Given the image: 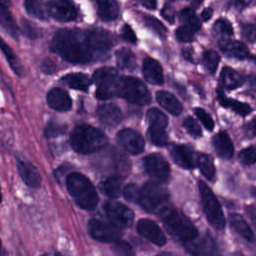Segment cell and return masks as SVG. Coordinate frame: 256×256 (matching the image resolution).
<instances>
[{
  "instance_id": "1",
  "label": "cell",
  "mask_w": 256,
  "mask_h": 256,
  "mask_svg": "<svg viewBox=\"0 0 256 256\" xmlns=\"http://www.w3.org/2000/svg\"><path fill=\"white\" fill-rule=\"evenodd\" d=\"M51 50L64 60L75 64L87 63L94 57L87 33L78 29L58 30L51 41Z\"/></svg>"
},
{
  "instance_id": "31",
  "label": "cell",
  "mask_w": 256,
  "mask_h": 256,
  "mask_svg": "<svg viewBox=\"0 0 256 256\" xmlns=\"http://www.w3.org/2000/svg\"><path fill=\"white\" fill-rule=\"evenodd\" d=\"M97 6L98 15L102 20H114L119 14V6L115 1H98Z\"/></svg>"
},
{
  "instance_id": "38",
  "label": "cell",
  "mask_w": 256,
  "mask_h": 256,
  "mask_svg": "<svg viewBox=\"0 0 256 256\" xmlns=\"http://www.w3.org/2000/svg\"><path fill=\"white\" fill-rule=\"evenodd\" d=\"M145 25L147 27H149L151 30H153L158 36H160L161 38L165 39L167 36V29L166 27L155 17L150 16V15H144L143 17Z\"/></svg>"
},
{
  "instance_id": "32",
  "label": "cell",
  "mask_w": 256,
  "mask_h": 256,
  "mask_svg": "<svg viewBox=\"0 0 256 256\" xmlns=\"http://www.w3.org/2000/svg\"><path fill=\"white\" fill-rule=\"evenodd\" d=\"M116 60L120 68L125 70H134L136 67V58L134 53L128 48H121L116 51Z\"/></svg>"
},
{
  "instance_id": "16",
  "label": "cell",
  "mask_w": 256,
  "mask_h": 256,
  "mask_svg": "<svg viewBox=\"0 0 256 256\" xmlns=\"http://www.w3.org/2000/svg\"><path fill=\"white\" fill-rule=\"evenodd\" d=\"M16 163H17V170L18 173L23 180V182L31 187V188H38L41 185V175L38 169L28 160H26L21 155L16 156Z\"/></svg>"
},
{
  "instance_id": "23",
  "label": "cell",
  "mask_w": 256,
  "mask_h": 256,
  "mask_svg": "<svg viewBox=\"0 0 256 256\" xmlns=\"http://www.w3.org/2000/svg\"><path fill=\"white\" fill-rule=\"evenodd\" d=\"M157 102L173 115H179L182 112V105L179 100L170 92L158 91L156 93Z\"/></svg>"
},
{
  "instance_id": "48",
  "label": "cell",
  "mask_w": 256,
  "mask_h": 256,
  "mask_svg": "<svg viewBox=\"0 0 256 256\" xmlns=\"http://www.w3.org/2000/svg\"><path fill=\"white\" fill-rule=\"evenodd\" d=\"M138 193H139V188L134 184H129L123 190L124 197L127 200L131 201V202H136L137 197H138Z\"/></svg>"
},
{
  "instance_id": "29",
  "label": "cell",
  "mask_w": 256,
  "mask_h": 256,
  "mask_svg": "<svg viewBox=\"0 0 256 256\" xmlns=\"http://www.w3.org/2000/svg\"><path fill=\"white\" fill-rule=\"evenodd\" d=\"M61 82L70 88L87 91L90 86V79L83 73H69L61 78Z\"/></svg>"
},
{
  "instance_id": "42",
  "label": "cell",
  "mask_w": 256,
  "mask_h": 256,
  "mask_svg": "<svg viewBox=\"0 0 256 256\" xmlns=\"http://www.w3.org/2000/svg\"><path fill=\"white\" fill-rule=\"evenodd\" d=\"M111 249L117 256H135L133 248L126 241L118 240L114 242L111 246Z\"/></svg>"
},
{
  "instance_id": "39",
  "label": "cell",
  "mask_w": 256,
  "mask_h": 256,
  "mask_svg": "<svg viewBox=\"0 0 256 256\" xmlns=\"http://www.w3.org/2000/svg\"><path fill=\"white\" fill-rule=\"evenodd\" d=\"M220 61V57L217 54V52L213 51V50H207L204 52L203 54V63L205 68L211 73L213 74L219 64Z\"/></svg>"
},
{
  "instance_id": "3",
  "label": "cell",
  "mask_w": 256,
  "mask_h": 256,
  "mask_svg": "<svg viewBox=\"0 0 256 256\" xmlns=\"http://www.w3.org/2000/svg\"><path fill=\"white\" fill-rule=\"evenodd\" d=\"M159 214L168 232L183 244L192 241L199 235L192 222L180 211L165 206Z\"/></svg>"
},
{
  "instance_id": "60",
  "label": "cell",
  "mask_w": 256,
  "mask_h": 256,
  "mask_svg": "<svg viewBox=\"0 0 256 256\" xmlns=\"http://www.w3.org/2000/svg\"><path fill=\"white\" fill-rule=\"evenodd\" d=\"M1 246H2V244H1V239H0V251H1Z\"/></svg>"
},
{
  "instance_id": "15",
  "label": "cell",
  "mask_w": 256,
  "mask_h": 256,
  "mask_svg": "<svg viewBox=\"0 0 256 256\" xmlns=\"http://www.w3.org/2000/svg\"><path fill=\"white\" fill-rule=\"evenodd\" d=\"M89 45L94 55L105 54L113 45V38L111 34L103 29H92L86 31Z\"/></svg>"
},
{
  "instance_id": "19",
  "label": "cell",
  "mask_w": 256,
  "mask_h": 256,
  "mask_svg": "<svg viewBox=\"0 0 256 256\" xmlns=\"http://www.w3.org/2000/svg\"><path fill=\"white\" fill-rule=\"evenodd\" d=\"M97 116L102 123L108 126H116L123 119L121 110L111 103L100 105L97 109Z\"/></svg>"
},
{
  "instance_id": "30",
  "label": "cell",
  "mask_w": 256,
  "mask_h": 256,
  "mask_svg": "<svg viewBox=\"0 0 256 256\" xmlns=\"http://www.w3.org/2000/svg\"><path fill=\"white\" fill-rule=\"evenodd\" d=\"M217 99L222 106L233 109L237 114H239L241 116H246L252 111V108L247 103L239 102L234 99H229L220 90L217 91Z\"/></svg>"
},
{
  "instance_id": "7",
  "label": "cell",
  "mask_w": 256,
  "mask_h": 256,
  "mask_svg": "<svg viewBox=\"0 0 256 256\" xmlns=\"http://www.w3.org/2000/svg\"><path fill=\"white\" fill-rule=\"evenodd\" d=\"M201 201L204 213L209 223L218 230H222L225 227V218L221 208V205L212 190L203 181L198 182Z\"/></svg>"
},
{
  "instance_id": "14",
  "label": "cell",
  "mask_w": 256,
  "mask_h": 256,
  "mask_svg": "<svg viewBox=\"0 0 256 256\" xmlns=\"http://www.w3.org/2000/svg\"><path fill=\"white\" fill-rule=\"evenodd\" d=\"M137 232L156 246H163L167 239L160 227L150 219H140L136 225Z\"/></svg>"
},
{
  "instance_id": "13",
  "label": "cell",
  "mask_w": 256,
  "mask_h": 256,
  "mask_svg": "<svg viewBox=\"0 0 256 256\" xmlns=\"http://www.w3.org/2000/svg\"><path fill=\"white\" fill-rule=\"evenodd\" d=\"M118 143L129 153L131 154H139L143 151L145 142L142 135L129 128L122 129L117 134Z\"/></svg>"
},
{
  "instance_id": "55",
  "label": "cell",
  "mask_w": 256,
  "mask_h": 256,
  "mask_svg": "<svg viewBox=\"0 0 256 256\" xmlns=\"http://www.w3.org/2000/svg\"><path fill=\"white\" fill-rule=\"evenodd\" d=\"M141 4L143 6H145L146 8L148 9H155L156 7V2L155 1H152V0H149V1H142Z\"/></svg>"
},
{
  "instance_id": "35",
  "label": "cell",
  "mask_w": 256,
  "mask_h": 256,
  "mask_svg": "<svg viewBox=\"0 0 256 256\" xmlns=\"http://www.w3.org/2000/svg\"><path fill=\"white\" fill-rule=\"evenodd\" d=\"M164 126L149 124L148 138L156 146H164L167 143V134Z\"/></svg>"
},
{
  "instance_id": "20",
  "label": "cell",
  "mask_w": 256,
  "mask_h": 256,
  "mask_svg": "<svg viewBox=\"0 0 256 256\" xmlns=\"http://www.w3.org/2000/svg\"><path fill=\"white\" fill-rule=\"evenodd\" d=\"M220 49L228 56L237 59H246L249 57V51L245 44L237 40H230L228 38H222L219 41Z\"/></svg>"
},
{
  "instance_id": "27",
  "label": "cell",
  "mask_w": 256,
  "mask_h": 256,
  "mask_svg": "<svg viewBox=\"0 0 256 256\" xmlns=\"http://www.w3.org/2000/svg\"><path fill=\"white\" fill-rule=\"evenodd\" d=\"M122 180L117 175H111L99 184L100 191L109 198H116L121 193Z\"/></svg>"
},
{
  "instance_id": "9",
  "label": "cell",
  "mask_w": 256,
  "mask_h": 256,
  "mask_svg": "<svg viewBox=\"0 0 256 256\" xmlns=\"http://www.w3.org/2000/svg\"><path fill=\"white\" fill-rule=\"evenodd\" d=\"M191 256H220V249L209 234L197 236L190 242L183 244Z\"/></svg>"
},
{
  "instance_id": "44",
  "label": "cell",
  "mask_w": 256,
  "mask_h": 256,
  "mask_svg": "<svg viewBox=\"0 0 256 256\" xmlns=\"http://www.w3.org/2000/svg\"><path fill=\"white\" fill-rule=\"evenodd\" d=\"M21 33L30 39H36L39 37V30L28 20L22 19L21 23Z\"/></svg>"
},
{
  "instance_id": "46",
  "label": "cell",
  "mask_w": 256,
  "mask_h": 256,
  "mask_svg": "<svg viewBox=\"0 0 256 256\" xmlns=\"http://www.w3.org/2000/svg\"><path fill=\"white\" fill-rule=\"evenodd\" d=\"M195 114L198 117V119L202 122V124L205 126V128L209 131H212L214 128V121L212 117L202 108H196Z\"/></svg>"
},
{
  "instance_id": "17",
  "label": "cell",
  "mask_w": 256,
  "mask_h": 256,
  "mask_svg": "<svg viewBox=\"0 0 256 256\" xmlns=\"http://www.w3.org/2000/svg\"><path fill=\"white\" fill-rule=\"evenodd\" d=\"M171 156L175 163L187 169L196 166V158L192 148L188 145H173L170 149Z\"/></svg>"
},
{
  "instance_id": "11",
  "label": "cell",
  "mask_w": 256,
  "mask_h": 256,
  "mask_svg": "<svg viewBox=\"0 0 256 256\" xmlns=\"http://www.w3.org/2000/svg\"><path fill=\"white\" fill-rule=\"evenodd\" d=\"M146 172L158 181H166L170 175V167L167 160L158 153L150 154L143 159Z\"/></svg>"
},
{
  "instance_id": "54",
  "label": "cell",
  "mask_w": 256,
  "mask_h": 256,
  "mask_svg": "<svg viewBox=\"0 0 256 256\" xmlns=\"http://www.w3.org/2000/svg\"><path fill=\"white\" fill-rule=\"evenodd\" d=\"M212 14H213V10H212V8L207 7V8H205V9L202 11V13H201V17H202V19H203L204 21H207V20H209V19L211 18Z\"/></svg>"
},
{
  "instance_id": "49",
  "label": "cell",
  "mask_w": 256,
  "mask_h": 256,
  "mask_svg": "<svg viewBox=\"0 0 256 256\" xmlns=\"http://www.w3.org/2000/svg\"><path fill=\"white\" fill-rule=\"evenodd\" d=\"M176 37L182 42H191L194 38V33L189 29L181 26L176 30Z\"/></svg>"
},
{
  "instance_id": "36",
  "label": "cell",
  "mask_w": 256,
  "mask_h": 256,
  "mask_svg": "<svg viewBox=\"0 0 256 256\" xmlns=\"http://www.w3.org/2000/svg\"><path fill=\"white\" fill-rule=\"evenodd\" d=\"M197 162H198V165H199V168H200L202 174L208 180H212L214 178L215 172H216L212 158L207 154H200L198 156Z\"/></svg>"
},
{
  "instance_id": "2",
  "label": "cell",
  "mask_w": 256,
  "mask_h": 256,
  "mask_svg": "<svg viewBox=\"0 0 256 256\" xmlns=\"http://www.w3.org/2000/svg\"><path fill=\"white\" fill-rule=\"evenodd\" d=\"M70 144L72 148L81 154L96 152L108 143L107 136L99 129L88 125H77L70 134Z\"/></svg>"
},
{
  "instance_id": "37",
  "label": "cell",
  "mask_w": 256,
  "mask_h": 256,
  "mask_svg": "<svg viewBox=\"0 0 256 256\" xmlns=\"http://www.w3.org/2000/svg\"><path fill=\"white\" fill-rule=\"evenodd\" d=\"M24 7H25V10L26 12L39 19V20H46V12L45 10L43 9L42 5L38 2V1H32V0H27L24 2Z\"/></svg>"
},
{
  "instance_id": "52",
  "label": "cell",
  "mask_w": 256,
  "mask_h": 256,
  "mask_svg": "<svg viewBox=\"0 0 256 256\" xmlns=\"http://www.w3.org/2000/svg\"><path fill=\"white\" fill-rule=\"evenodd\" d=\"M41 70H42L43 73L52 74L56 70V63L52 59L46 58L41 63Z\"/></svg>"
},
{
  "instance_id": "56",
  "label": "cell",
  "mask_w": 256,
  "mask_h": 256,
  "mask_svg": "<svg viewBox=\"0 0 256 256\" xmlns=\"http://www.w3.org/2000/svg\"><path fill=\"white\" fill-rule=\"evenodd\" d=\"M40 256H63V255H61L59 253H45V254H42Z\"/></svg>"
},
{
  "instance_id": "10",
  "label": "cell",
  "mask_w": 256,
  "mask_h": 256,
  "mask_svg": "<svg viewBox=\"0 0 256 256\" xmlns=\"http://www.w3.org/2000/svg\"><path fill=\"white\" fill-rule=\"evenodd\" d=\"M88 233L90 236L100 242L114 243L120 240V229L99 219H91L88 223Z\"/></svg>"
},
{
  "instance_id": "28",
  "label": "cell",
  "mask_w": 256,
  "mask_h": 256,
  "mask_svg": "<svg viewBox=\"0 0 256 256\" xmlns=\"http://www.w3.org/2000/svg\"><path fill=\"white\" fill-rule=\"evenodd\" d=\"M0 50L4 54L8 64L10 65V67L14 71V73L18 76H23L24 67L21 64V61L15 54L14 50L1 37H0Z\"/></svg>"
},
{
  "instance_id": "41",
  "label": "cell",
  "mask_w": 256,
  "mask_h": 256,
  "mask_svg": "<svg viewBox=\"0 0 256 256\" xmlns=\"http://www.w3.org/2000/svg\"><path fill=\"white\" fill-rule=\"evenodd\" d=\"M66 128H67V126L64 124L50 121L44 129V134L47 138H54V137L64 134L66 132Z\"/></svg>"
},
{
  "instance_id": "57",
  "label": "cell",
  "mask_w": 256,
  "mask_h": 256,
  "mask_svg": "<svg viewBox=\"0 0 256 256\" xmlns=\"http://www.w3.org/2000/svg\"><path fill=\"white\" fill-rule=\"evenodd\" d=\"M156 256H174L172 253H169V252H162L160 254H157Z\"/></svg>"
},
{
  "instance_id": "12",
  "label": "cell",
  "mask_w": 256,
  "mask_h": 256,
  "mask_svg": "<svg viewBox=\"0 0 256 256\" xmlns=\"http://www.w3.org/2000/svg\"><path fill=\"white\" fill-rule=\"evenodd\" d=\"M46 7L48 14L60 22L73 21L77 17V10L70 1L52 0L46 3Z\"/></svg>"
},
{
  "instance_id": "53",
  "label": "cell",
  "mask_w": 256,
  "mask_h": 256,
  "mask_svg": "<svg viewBox=\"0 0 256 256\" xmlns=\"http://www.w3.org/2000/svg\"><path fill=\"white\" fill-rule=\"evenodd\" d=\"M162 16L164 17V19L166 21H168L170 24L174 23V19H175V12L173 10V7L170 5H165L161 11Z\"/></svg>"
},
{
  "instance_id": "58",
  "label": "cell",
  "mask_w": 256,
  "mask_h": 256,
  "mask_svg": "<svg viewBox=\"0 0 256 256\" xmlns=\"http://www.w3.org/2000/svg\"><path fill=\"white\" fill-rule=\"evenodd\" d=\"M232 256H244L243 254H241L240 252H236V253H234Z\"/></svg>"
},
{
  "instance_id": "26",
  "label": "cell",
  "mask_w": 256,
  "mask_h": 256,
  "mask_svg": "<svg viewBox=\"0 0 256 256\" xmlns=\"http://www.w3.org/2000/svg\"><path fill=\"white\" fill-rule=\"evenodd\" d=\"M244 83V77L230 67H224L220 74V84L227 89H235Z\"/></svg>"
},
{
  "instance_id": "43",
  "label": "cell",
  "mask_w": 256,
  "mask_h": 256,
  "mask_svg": "<svg viewBox=\"0 0 256 256\" xmlns=\"http://www.w3.org/2000/svg\"><path fill=\"white\" fill-rule=\"evenodd\" d=\"M214 30L223 36L230 37L233 35V27L231 23L226 19H218L214 23Z\"/></svg>"
},
{
  "instance_id": "34",
  "label": "cell",
  "mask_w": 256,
  "mask_h": 256,
  "mask_svg": "<svg viewBox=\"0 0 256 256\" xmlns=\"http://www.w3.org/2000/svg\"><path fill=\"white\" fill-rule=\"evenodd\" d=\"M118 73L117 70L113 67H101L95 70L93 74V80L97 84V86L108 84L115 79H117Z\"/></svg>"
},
{
  "instance_id": "45",
  "label": "cell",
  "mask_w": 256,
  "mask_h": 256,
  "mask_svg": "<svg viewBox=\"0 0 256 256\" xmlns=\"http://www.w3.org/2000/svg\"><path fill=\"white\" fill-rule=\"evenodd\" d=\"M183 126L185 127V129L187 130V132L197 138V137H200L202 135V131H201V128L200 126L198 125V123L192 118V117H187L184 122H183Z\"/></svg>"
},
{
  "instance_id": "18",
  "label": "cell",
  "mask_w": 256,
  "mask_h": 256,
  "mask_svg": "<svg viewBox=\"0 0 256 256\" xmlns=\"http://www.w3.org/2000/svg\"><path fill=\"white\" fill-rule=\"evenodd\" d=\"M47 103L50 108L65 112L71 109L72 101L69 94L60 88H52L47 94Z\"/></svg>"
},
{
  "instance_id": "59",
  "label": "cell",
  "mask_w": 256,
  "mask_h": 256,
  "mask_svg": "<svg viewBox=\"0 0 256 256\" xmlns=\"http://www.w3.org/2000/svg\"><path fill=\"white\" fill-rule=\"evenodd\" d=\"M2 202V194H1V187H0V203Z\"/></svg>"
},
{
  "instance_id": "5",
  "label": "cell",
  "mask_w": 256,
  "mask_h": 256,
  "mask_svg": "<svg viewBox=\"0 0 256 256\" xmlns=\"http://www.w3.org/2000/svg\"><path fill=\"white\" fill-rule=\"evenodd\" d=\"M115 96L122 97L137 105H147L151 95L143 82L135 77H118L115 86Z\"/></svg>"
},
{
  "instance_id": "33",
  "label": "cell",
  "mask_w": 256,
  "mask_h": 256,
  "mask_svg": "<svg viewBox=\"0 0 256 256\" xmlns=\"http://www.w3.org/2000/svg\"><path fill=\"white\" fill-rule=\"evenodd\" d=\"M180 21L183 24L182 25L183 27L189 29L193 33L198 31L201 27V24H200V21H199L198 17L196 16L194 10L190 7L184 8L180 12Z\"/></svg>"
},
{
  "instance_id": "40",
  "label": "cell",
  "mask_w": 256,
  "mask_h": 256,
  "mask_svg": "<svg viewBox=\"0 0 256 256\" xmlns=\"http://www.w3.org/2000/svg\"><path fill=\"white\" fill-rule=\"evenodd\" d=\"M147 120H148L149 124H156V125H161L164 127H167V125H168V119H167L166 115L157 108H152V109L148 110Z\"/></svg>"
},
{
  "instance_id": "21",
  "label": "cell",
  "mask_w": 256,
  "mask_h": 256,
  "mask_svg": "<svg viewBox=\"0 0 256 256\" xmlns=\"http://www.w3.org/2000/svg\"><path fill=\"white\" fill-rule=\"evenodd\" d=\"M143 75L149 83L156 85L163 83L162 67L156 60L150 57L145 58L143 61Z\"/></svg>"
},
{
  "instance_id": "22",
  "label": "cell",
  "mask_w": 256,
  "mask_h": 256,
  "mask_svg": "<svg viewBox=\"0 0 256 256\" xmlns=\"http://www.w3.org/2000/svg\"><path fill=\"white\" fill-rule=\"evenodd\" d=\"M213 145L216 153L223 159H230L233 156L234 147L226 132H220L213 138Z\"/></svg>"
},
{
  "instance_id": "8",
  "label": "cell",
  "mask_w": 256,
  "mask_h": 256,
  "mask_svg": "<svg viewBox=\"0 0 256 256\" xmlns=\"http://www.w3.org/2000/svg\"><path fill=\"white\" fill-rule=\"evenodd\" d=\"M104 209L111 225L118 229L130 227L134 221L133 211L120 202L108 201Z\"/></svg>"
},
{
  "instance_id": "51",
  "label": "cell",
  "mask_w": 256,
  "mask_h": 256,
  "mask_svg": "<svg viewBox=\"0 0 256 256\" xmlns=\"http://www.w3.org/2000/svg\"><path fill=\"white\" fill-rule=\"evenodd\" d=\"M242 34L250 42L255 41V25L254 24H245L242 27Z\"/></svg>"
},
{
  "instance_id": "50",
  "label": "cell",
  "mask_w": 256,
  "mask_h": 256,
  "mask_svg": "<svg viewBox=\"0 0 256 256\" xmlns=\"http://www.w3.org/2000/svg\"><path fill=\"white\" fill-rule=\"evenodd\" d=\"M121 36L124 40H126L130 43H136V41H137V38H136V35H135L134 31L132 30V28L128 24H125L122 27Z\"/></svg>"
},
{
  "instance_id": "25",
  "label": "cell",
  "mask_w": 256,
  "mask_h": 256,
  "mask_svg": "<svg viewBox=\"0 0 256 256\" xmlns=\"http://www.w3.org/2000/svg\"><path fill=\"white\" fill-rule=\"evenodd\" d=\"M230 225L232 229L239 234L241 237H243L245 240L249 242L254 241V233L246 220L239 214H231L230 217Z\"/></svg>"
},
{
  "instance_id": "4",
  "label": "cell",
  "mask_w": 256,
  "mask_h": 256,
  "mask_svg": "<svg viewBox=\"0 0 256 256\" xmlns=\"http://www.w3.org/2000/svg\"><path fill=\"white\" fill-rule=\"evenodd\" d=\"M68 192L75 203L85 210H93L98 203V196L91 181L81 173H70L66 178Z\"/></svg>"
},
{
  "instance_id": "6",
  "label": "cell",
  "mask_w": 256,
  "mask_h": 256,
  "mask_svg": "<svg viewBox=\"0 0 256 256\" xmlns=\"http://www.w3.org/2000/svg\"><path fill=\"white\" fill-rule=\"evenodd\" d=\"M169 193L165 187L156 182H147L139 188L136 203L147 212H160L168 201Z\"/></svg>"
},
{
  "instance_id": "47",
  "label": "cell",
  "mask_w": 256,
  "mask_h": 256,
  "mask_svg": "<svg viewBox=\"0 0 256 256\" xmlns=\"http://www.w3.org/2000/svg\"><path fill=\"white\" fill-rule=\"evenodd\" d=\"M239 159L244 165H251L255 163V147L250 146L242 150L239 154Z\"/></svg>"
},
{
  "instance_id": "24",
  "label": "cell",
  "mask_w": 256,
  "mask_h": 256,
  "mask_svg": "<svg viewBox=\"0 0 256 256\" xmlns=\"http://www.w3.org/2000/svg\"><path fill=\"white\" fill-rule=\"evenodd\" d=\"M0 25L14 39H18L19 28L7 6L0 1Z\"/></svg>"
}]
</instances>
